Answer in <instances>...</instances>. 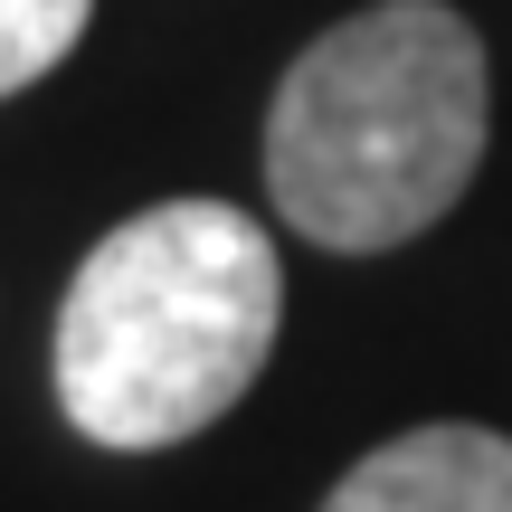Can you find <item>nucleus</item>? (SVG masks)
Instances as JSON below:
<instances>
[{
	"mask_svg": "<svg viewBox=\"0 0 512 512\" xmlns=\"http://www.w3.org/2000/svg\"><path fill=\"white\" fill-rule=\"evenodd\" d=\"M86 19H95V0H0V95L38 86L86 38Z\"/></svg>",
	"mask_w": 512,
	"mask_h": 512,
	"instance_id": "20e7f679",
	"label": "nucleus"
},
{
	"mask_svg": "<svg viewBox=\"0 0 512 512\" xmlns=\"http://www.w3.org/2000/svg\"><path fill=\"white\" fill-rule=\"evenodd\" d=\"M285 323L275 238L228 200H162L86 247L57 304V408L76 437L152 456L256 389Z\"/></svg>",
	"mask_w": 512,
	"mask_h": 512,
	"instance_id": "f03ea898",
	"label": "nucleus"
},
{
	"mask_svg": "<svg viewBox=\"0 0 512 512\" xmlns=\"http://www.w3.org/2000/svg\"><path fill=\"white\" fill-rule=\"evenodd\" d=\"M484 38L446 0H370L285 67L266 114L275 219L313 247L380 256L465 200L484 162Z\"/></svg>",
	"mask_w": 512,
	"mask_h": 512,
	"instance_id": "f257e3e1",
	"label": "nucleus"
},
{
	"mask_svg": "<svg viewBox=\"0 0 512 512\" xmlns=\"http://www.w3.org/2000/svg\"><path fill=\"white\" fill-rule=\"evenodd\" d=\"M323 512H512V437L494 427H408L370 446Z\"/></svg>",
	"mask_w": 512,
	"mask_h": 512,
	"instance_id": "7ed1b4c3",
	"label": "nucleus"
}]
</instances>
